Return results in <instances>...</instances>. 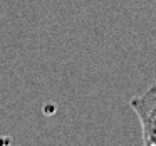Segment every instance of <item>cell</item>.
<instances>
[{"label": "cell", "mask_w": 156, "mask_h": 146, "mask_svg": "<svg viewBox=\"0 0 156 146\" xmlns=\"http://www.w3.org/2000/svg\"><path fill=\"white\" fill-rule=\"evenodd\" d=\"M129 106L141 124L143 144L156 146V84L149 86L143 94L131 98Z\"/></svg>", "instance_id": "obj_1"}, {"label": "cell", "mask_w": 156, "mask_h": 146, "mask_svg": "<svg viewBox=\"0 0 156 146\" xmlns=\"http://www.w3.org/2000/svg\"><path fill=\"white\" fill-rule=\"evenodd\" d=\"M143 146H144V144H143Z\"/></svg>", "instance_id": "obj_2"}]
</instances>
